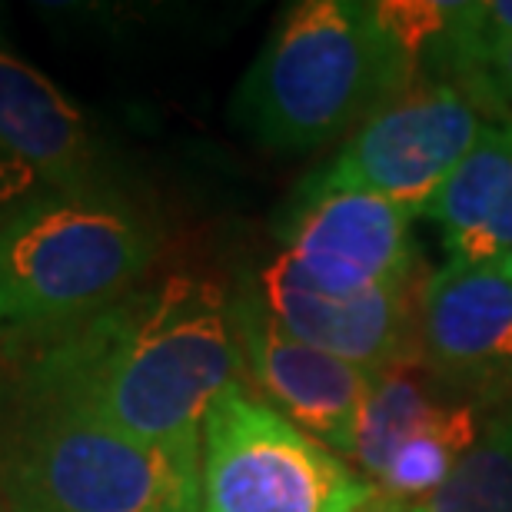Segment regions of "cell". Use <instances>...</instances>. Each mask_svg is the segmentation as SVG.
<instances>
[{"label":"cell","mask_w":512,"mask_h":512,"mask_svg":"<svg viewBox=\"0 0 512 512\" xmlns=\"http://www.w3.org/2000/svg\"><path fill=\"white\" fill-rule=\"evenodd\" d=\"M0 366L157 446H200L213 403L247 373L230 296L193 273L140 283L64 340Z\"/></svg>","instance_id":"cell-1"},{"label":"cell","mask_w":512,"mask_h":512,"mask_svg":"<svg viewBox=\"0 0 512 512\" xmlns=\"http://www.w3.org/2000/svg\"><path fill=\"white\" fill-rule=\"evenodd\" d=\"M416 84L376 4L300 0L283 10L233 90L230 120L266 153H310Z\"/></svg>","instance_id":"cell-2"},{"label":"cell","mask_w":512,"mask_h":512,"mask_svg":"<svg viewBox=\"0 0 512 512\" xmlns=\"http://www.w3.org/2000/svg\"><path fill=\"white\" fill-rule=\"evenodd\" d=\"M157 260V230L117 190L37 193L0 220V363L110 310Z\"/></svg>","instance_id":"cell-3"},{"label":"cell","mask_w":512,"mask_h":512,"mask_svg":"<svg viewBox=\"0 0 512 512\" xmlns=\"http://www.w3.org/2000/svg\"><path fill=\"white\" fill-rule=\"evenodd\" d=\"M0 493L10 512H200V446H157L0 366Z\"/></svg>","instance_id":"cell-4"},{"label":"cell","mask_w":512,"mask_h":512,"mask_svg":"<svg viewBox=\"0 0 512 512\" xmlns=\"http://www.w3.org/2000/svg\"><path fill=\"white\" fill-rule=\"evenodd\" d=\"M376 496L360 469L283 413L233 386L200 436V512H360Z\"/></svg>","instance_id":"cell-5"},{"label":"cell","mask_w":512,"mask_h":512,"mask_svg":"<svg viewBox=\"0 0 512 512\" xmlns=\"http://www.w3.org/2000/svg\"><path fill=\"white\" fill-rule=\"evenodd\" d=\"M509 117L486 90L453 80H416L366 117L313 173L330 187L376 193L413 217H426L429 203L483 133Z\"/></svg>","instance_id":"cell-6"},{"label":"cell","mask_w":512,"mask_h":512,"mask_svg":"<svg viewBox=\"0 0 512 512\" xmlns=\"http://www.w3.org/2000/svg\"><path fill=\"white\" fill-rule=\"evenodd\" d=\"M413 213L376 193L343 190L310 173L276 217L283 263L323 296H356L413 280Z\"/></svg>","instance_id":"cell-7"},{"label":"cell","mask_w":512,"mask_h":512,"mask_svg":"<svg viewBox=\"0 0 512 512\" xmlns=\"http://www.w3.org/2000/svg\"><path fill=\"white\" fill-rule=\"evenodd\" d=\"M230 316L243 370L260 386L266 403L336 456L353 459L373 373L296 340L266 310L256 283L230 296Z\"/></svg>","instance_id":"cell-8"},{"label":"cell","mask_w":512,"mask_h":512,"mask_svg":"<svg viewBox=\"0 0 512 512\" xmlns=\"http://www.w3.org/2000/svg\"><path fill=\"white\" fill-rule=\"evenodd\" d=\"M423 363L469 403L512 396V276L493 266H439L419 296Z\"/></svg>","instance_id":"cell-9"},{"label":"cell","mask_w":512,"mask_h":512,"mask_svg":"<svg viewBox=\"0 0 512 512\" xmlns=\"http://www.w3.org/2000/svg\"><path fill=\"white\" fill-rule=\"evenodd\" d=\"M260 290L266 310L290 330L296 340L360 366L366 373H383L393 366L419 363V296L413 280L376 286L356 296H323L296 280L283 256L263 266Z\"/></svg>","instance_id":"cell-10"},{"label":"cell","mask_w":512,"mask_h":512,"mask_svg":"<svg viewBox=\"0 0 512 512\" xmlns=\"http://www.w3.org/2000/svg\"><path fill=\"white\" fill-rule=\"evenodd\" d=\"M0 147L50 193L117 190L80 107L34 64L0 47Z\"/></svg>","instance_id":"cell-11"},{"label":"cell","mask_w":512,"mask_h":512,"mask_svg":"<svg viewBox=\"0 0 512 512\" xmlns=\"http://www.w3.org/2000/svg\"><path fill=\"white\" fill-rule=\"evenodd\" d=\"M446 266H493L512 253V117L493 124L429 203Z\"/></svg>","instance_id":"cell-12"},{"label":"cell","mask_w":512,"mask_h":512,"mask_svg":"<svg viewBox=\"0 0 512 512\" xmlns=\"http://www.w3.org/2000/svg\"><path fill=\"white\" fill-rule=\"evenodd\" d=\"M476 403H439L423 419V426L413 429V436L396 449L386 473L380 476L383 496H393L409 506V499L436 496L456 466L469 456V449L483 436V419L476 413Z\"/></svg>","instance_id":"cell-13"},{"label":"cell","mask_w":512,"mask_h":512,"mask_svg":"<svg viewBox=\"0 0 512 512\" xmlns=\"http://www.w3.org/2000/svg\"><path fill=\"white\" fill-rule=\"evenodd\" d=\"M439 389L443 386H436L433 373L426 370L423 360L373 373L370 393H366L363 416H360L356 453H353L356 469L370 483H380V476L386 473L396 449L443 403Z\"/></svg>","instance_id":"cell-14"},{"label":"cell","mask_w":512,"mask_h":512,"mask_svg":"<svg viewBox=\"0 0 512 512\" xmlns=\"http://www.w3.org/2000/svg\"><path fill=\"white\" fill-rule=\"evenodd\" d=\"M426 512H512V403L486 419L479 443L426 499Z\"/></svg>","instance_id":"cell-15"},{"label":"cell","mask_w":512,"mask_h":512,"mask_svg":"<svg viewBox=\"0 0 512 512\" xmlns=\"http://www.w3.org/2000/svg\"><path fill=\"white\" fill-rule=\"evenodd\" d=\"M37 193H44V187L37 183L34 173L0 147V220L17 207H24L27 200H34Z\"/></svg>","instance_id":"cell-16"},{"label":"cell","mask_w":512,"mask_h":512,"mask_svg":"<svg viewBox=\"0 0 512 512\" xmlns=\"http://www.w3.org/2000/svg\"><path fill=\"white\" fill-rule=\"evenodd\" d=\"M489 87H493L499 104H503L506 110H512V50L499 60V67L493 70V77H489Z\"/></svg>","instance_id":"cell-17"},{"label":"cell","mask_w":512,"mask_h":512,"mask_svg":"<svg viewBox=\"0 0 512 512\" xmlns=\"http://www.w3.org/2000/svg\"><path fill=\"white\" fill-rule=\"evenodd\" d=\"M409 506H413V503H409ZM403 509H406V503H399V499H393V496H383L380 489H376V496L360 512H403Z\"/></svg>","instance_id":"cell-18"},{"label":"cell","mask_w":512,"mask_h":512,"mask_svg":"<svg viewBox=\"0 0 512 512\" xmlns=\"http://www.w3.org/2000/svg\"><path fill=\"white\" fill-rule=\"evenodd\" d=\"M403 512H426V503H413V506H406Z\"/></svg>","instance_id":"cell-19"},{"label":"cell","mask_w":512,"mask_h":512,"mask_svg":"<svg viewBox=\"0 0 512 512\" xmlns=\"http://www.w3.org/2000/svg\"><path fill=\"white\" fill-rule=\"evenodd\" d=\"M503 266H506V270H509V276H512V253H509L506 260H503Z\"/></svg>","instance_id":"cell-20"},{"label":"cell","mask_w":512,"mask_h":512,"mask_svg":"<svg viewBox=\"0 0 512 512\" xmlns=\"http://www.w3.org/2000/svg\"><path fill=\"white\" fill-rule=\"evenodd\" d=\"M0 512H10V509H7V503H4V493H0Z\"/></svg>","instance_id":"cell-21"}]
</instances>
